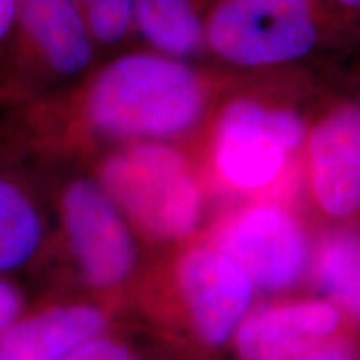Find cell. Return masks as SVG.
<instances>
[{"label": "cell", "instance_id": "6da1fadb", "mask_svg": "<svg viewBox=\"0 0 360 360\" xmlns=\"http://www.w3.org/2000/svg\"><path fill=\"white\" fill-rule=\"evenodd\" d=\"M209 94L186 60L159 52L114 58L90 82L84 101L89 127L103 137L167 142L195 129Z\"/></svg>", "mask_w": 360, "mask_h": 360}, {"label": "cell", "instance_id": "52a82bcc", "mask_svg": "<svg viewBox=\"0 0 360 360\" xmlns=\"http://www.w3.org/2000/svg\"><path fill=\"white\" fill-rule=\"evenodd\" d=\"M304 157L317 209L335 220L360 214V94L323 103L310 120Z\"/></svg>", "mask_w": 360, "mask_h": 360}, {"label": "cell", "instance_id": "7a4b0ae2", "mask_svg": "<svg viewBox=\"0 0 360 360\" xmlns=\"http://www.w3.org/2000/svg\"><path fill=\"white\" fill-rule=\"evenodd\" d=\"M359 39L322 0H219L205 20V47L244 70L302 65Z\"/></svg>", "mask_w": 360, "mask_h": 360}, {"label": "cell", "instance_id": "ffe728a7", "mask_svg": "<svg viewBox=\"0 0 360 360\" xmlns=\"http://www.w3.org/2000/svg\"><path fill=\"white\" fill-rule=\"evenodd\" d=\"M342 20L360 32V0H322Z\"/></svg>", "mask_w": 360, "mask_h": 360}, {"label": "cell", "instance_id": "9a60e30c", "mask_svg": "<svg viewBox=\"0 0 360 360\" xmlns=\"http://www.w3.org/2000/svg\"><path fill=\"white\" fill-rule=\"evenodd\" d=\"M135 0H77L96 42H122L134 27Z\"/></svg>", "mask_w": 360, "mask_h": 360}, {"label": "cell", "instance_id": "8992f818", "mask_svg": "<svg viewBox=\"0 0 360 360\" xmlns=\"http://www.w3.org/2000/svg\"><path fill=\"white\" fill-rule=\"evenodd\" d=\"M62 222L80 276L96 289L120 285L134 272L130 222L96 179H75L62 195Z\"/></svg>", "mask_w": 360, "mask_h": 360}, {"label": "cell", "instance_id": "4fadbf2b", "mask_svg": "<svg viewBox=\"0 0 360 360\" xmlns=\"http://www.w3.org/2000/svg\"><path fill=\"white\" fill-rule=\"evenodd\" d=\"M134 27L162 56L187 60L205 47V22L193 0H135Z\"/></svg>", "mask_w": 360, "mask_h": 360}, {"label": "cell", "instance_id": "7c38bea8", "mask_svg": "<svg viewBox=\"0 0 360 360\" xmlns=\"http://www.w3.org/2000/svg\"><path fill=\"white\" fill-rule=\"evenodd\" d=\"M44 242V217L34 193L15 170L0 162V276L29 265Z\"/></svg>", "mask_w": 360, "mask_h": 360}, {"label": "cell", "instance_id": "9c48e42d", "mask_svg": "<svg viewBox=\"0 0 360 360\" xmlns=\"http://www.w3.org/2000/svg\"><path fill=\"white\" fill-rule=\"evenodd\" d=\"M339 326L337 305L297 300L250 312L233 339L242 360H290L330 339Z\"/></svg>", "mask_w": 360, "mask_h": 360}, {"label": "cell", "instance_id": "e0dca14e", "mask_svg": "<svg viewBox=\"0 0 360 360\" xmlns=\"http://www.w3.org/2000/svg\"><path fill=\"white\" fill-rule=\"evenodd\" d=\"M25 312V294L11 277L0 276V339Z\"/></svg>", "mask_w": 360, "mask_h": 360}, {"label": "cell", "instance_id": "5b68a950", "mask_svg": "<svg viewBox=\"0 0 360 360\" xmlns=\"http://www.w3.org/2000/svg\"><path fill=\"white\" fill-rule=\"evenodd\" d=\"M214 245L249 276L257 289L281 292L294 287L310 259L309 237L299 217L274 200L255 202L232 214Z\"/></svg>", "mask_w": 360, "mask_h": 360}, {"label": "cell", "instance_id": "ac0fdd59", "mask_svg": "<svg viewBox=\"0 0 360 360\" xmlns=\"http://www.w3.org/2000/svg\"><path fill=\"white\" fill-rule=\"evenodd\" d=\"M290 360H357V355L349 342L328 339Z\"/></svg>", "mask_w": 360, "mask_h": 360}, {"label": "cell", "instance_id": "ba28073f", "mask_svg": "<svg viewBox=\"0 0 360 360\" xmlns=\"http://www.w3.org/2000/svg\"><path fill=\"white\" fill-rule=\"evenodd\" d=\"M180 295L193 330L205 345L220 347L236 337L250 314L255 285L217 247H193L177 269Z\"/></svg>", "mask_w": 360, "mask_h": 360}, {"label": "cell", "instance_id": "8fae6325", "mask_svg": "<svg viewBox=\"0 0 360 360\" xmlns=\"http://www.w3.org/2000/svg\"><path fill=\"white\" fill-rule=\"evenodd\" d=\"M105 327V314L90 304L24 312L0 339V360H65Z\"/></svg>", "mask_w": 360, "mask_h": 360}, {"label": "cell", "instance_id": "277c9868", "mask_svg": "<svg viewBox=\"0 0 360 360\" xmlns=\"http://www.w3.org/2000/svg\"><path fill=\"white\" fill-rule=\"evenodd\" d=\"M309 125L295 105L255 96L232 98L215 122V172L224 186L237 192L270 191L304 152Z\"/></svg>", "mask_w": 360, "mask_h": 360}, {"label": "cell", "instance_id": "2e32d148", "mask_svg": "<svg viewBox=\"0 0 360 360\" xmlns=\"http://www.w3.org/2000/svg\"><path fill=\"white\" fill-rule=\"evenodd\" d=\"M65 360H141L134 350L122 342L98 335L85 342Z\"/></svg>", "mask_w": 360, "mask_h": 360}, {"label": "cell", "instance_id": "3957f363", "mask_svg": "<svg viewBox=\"0 0 360 360\" xmlns=\"http://www.w3.org/2000/svg\"><path fill=\"white\" fill-rule=\"evenodd\" d=\"M98 180L130 224L159 240H182L202 217L191 164L167 142H135L103 160Z\"/></svg>", "mask_w": 360, "mask_h": 360}, {"label": "cell", "instance_id": "30bf717a", "mask_svg": "<svg viewBox=\"0 0 360 360\" xmlns=\"http://www.w3.org/2000/svg\"><path fill=\"white\" fill-rule=\"evenodd\" d=\"M58 77H77L94 60V40L77 0H19L17 32Z\"/></svg>", "mask_w": 360, "mask_h": 360}, {"label": "cell", "instance_id": "d6986e66", "mask_svg": "<svg viewBox=\"0 0 360 360\" xmlns=\"http://www.w3.org/2000/svg\"><path fill=\"white\" fill-rule=\"evenodd\" d=\"M19 22V0H0V56L12 42Z\"/></svg>", "mask_w": 360, "mask_h": 360}, {"label": "cell", "instance_id": "5bb4252c", "mask_svg": "<svg viewBox=\"0 0 360 360\" xmlns=\"http://www.w3.org/2000/svg\"><path fill=\"white\" fill-rule=\"evenodd\" d=\"M314 272L319 287L360 321V229L328 232L317 247Z\"/></svg>", "mask_w": 360, "mask_h": 360}]
</instances>
